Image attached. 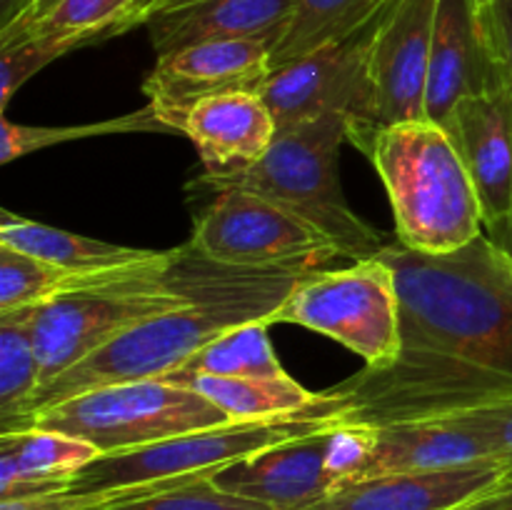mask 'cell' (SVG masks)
<instances>
[{"label":"cell","mask_w":512,"mask_h":510,"mask_svg":"<svg viewBox=\"0 0 512 510\" xmlns=\"http://www.w3.org/2000/svg\"><path fill=\"white\" fill-rule=\"evenodd\" d=\"M393 270L403 350L388 370L335 385L345 423L438 418L512 395V258L488 235L448 253L393 240L378 253Z\"/></svg>","instance_id":"1"},{"label":"cell","mask_w":512,"mask_h":510,"mask_svg":"<svg viewBox=\"0 0 512 510\" xmlns=\"http://www.w3.org/2000/svg\"><path fill=\"white\" fill-rule=\"evenodd\" d=\"M313 265L280 268H240L225 263L218 278L185 308L155 315L100 348L83 363L43 385L30 408L33 415L45 405L73 398L85 390L133 380L165 378L193 358L203 345L245 323L273 325V315L300 283L310 278Z\"/></svg>","instance_id":"2"},{"label":"cell","mask_w":512,"mask_h":510,"mask_svg":"<svg viewBox=\"0 0 512 510\" xmlns=\"http://www.w3.org/2000/svg\"><path fill=\"white\" fill-rule=\"evenodd\" d=\"M365 155L388 188L395 240L405 248L448 253L485 233L478 190L443 125H385Z\"/></svg>","instance_id":"3"},{"label":"cell","mask_w":512,"mask_h":510,"mask_svg":"<svg viewBox=\"0 0 512 510\" xmlns=\"http://www.w3.org/2000/svg\"><path fill=\"white\" fill-rule=\"evenodd\" d=\"M323 393V403L303 413L263 420H230L213 428L190 430L175 438L158 440L143 448L98 455L93 463L80 468L70 478L65 490L108 493V490L173 488V485L213 478L218 470L228 468L235 460L248 458L270 445L343 425L348 415L345 403L333 390Z\"/></svg>","instance_id":"4"},{"label":"cell","mask_w":512,"mask_h":510,"mask_svg":"<svg viewBox=\"0 0 512 510\" xmlns=\"http://www.w3.org/2000/svg\"><path fill=\"white\" fill-rule=\"evenodd\" d=\"M345 140L348 120L343 115L308 120L275 135L268 153L248 170L223 180L203 178V188L213 193L238 188L273 200L328 233L345 258H373L388 243L345 200L338 175V155Z\"/></svg>","instance_id":"5"},{"label":"cell","mask_w":512,"mask_h":510,"mask_svg":"<svg viewBox=\"0 0 512 510\" xmlns=\"http://www.w3.org/2000/svg\"><path fill=\"white\" fill-rule=\"evenodd\" d=\"M223 423H230L228 415L190 385L148 378L103 385L45 405L30 428L73 435L95 445L100 455H110Z\"/></svg>","instance_id":"6"},{"label":"cell","mask_w":512,"mask_h":510,"mask_svg":"<svg viewBox=\"0 0 512 510\" xmlns=\"http://www.w3.org/2000/svg\"><path fill=\"white\" fill-rule=\"evenodd\" d=\"M273 323L328 335L360 355L368 370L393 368L403 350L393 270L378 255L343 270H315L280 305Z\"/></svg>","instance_id":"7"},{"label":"cell","mask_w":512,"mask_h":510,"mask_svg":"<svg viewBox=\"0 0 512 510\" xmlns=\"http://www.w3.org/2000/svg\"><path fill=\"white\" fill-rule=\"evenodd\" d=\"M380 18L353 38L325 45L268 75L260 98L273 113L278 135L323 115H343L348 120V140L368 153L380 130L370 75Z\"/></svg>","instance_id":"8"},{"label":"cell","mask_w":512,"mask_h":510,"mask_svg":"<svg viewBox=\"0 0 512 510\" xmlns=\"http://www.w3.org/2000/svg\"><path fill=\"white\" fill-rule=\"evenodd\" d=\"M215 198L195 218L190 243L210 260L240 268L323 265L345 258L328 233L293 210L248 190H215Z\"/></svg>","instance_id":"9"},{"label":"cell","mask_w":512,"mask_h":510,"mask_svg":"<svg viewBox=\"0 0 512 510\" xmlns=\"http://www.w3.org/2000/svg\"><path fill=\"white\" fill-rule=\"evenodd\" d=\"M270 40H210L158 55L145 78L155 120L183 130L198 103L228 93H260L270 70Z\"/></svg>","instance_id":"10"},{"label":"cell","mask_w":512,"mask_h":510,"mask_svg":"<svg viewBox=\"0 0 512 510\" xmlns=\"http://www.w3.org/2000/svg\"><path fill=\"white\" fill-rule=\"evenodd\" d=\"M435 15L438 0H393L380 18L370 55L380 128L425 120Z\"/></svg>","instance_id":"11"},{"label":"cell","mask_w":512,"mask_h":510,"mask_svg":"<svg viewBox=\"0 0 512 510\" xmlns=\"http://www.w3.org/2000/svg\"><path fill=\"white\" fill-rule=\"evenodd\" d=\"M338 428V425H335ZM333 428L258 450L213 475V485L273 510H308L338 483L330 473Z\"/></svg>","instance_id":"12"},{"label":"cell","mask_w":512,"mask_h":510,"mask_svg":"<svg viewBox=\"0 0 512 510\" xmlns=\"http://www.w3.org/2000/svg\"><path fill=\"white\" fill-rule=\"evenodd\" d=\"M458 148L483 208V228L503 223L512 205V85L508 78L490 90L460 100L443 120Z\"/></svg>","instance_id":"13"},{"label":"cell","mask_w":512,"mask_h":510,"mask_svg":"<svg viewBox=\"0 0 512 510\" xmlns=\"http://www.w3.org/2000/svg\"><path fill=\"white\" fill-rule=\"evenodd\" d=\"M505 78L473 0H438L430 50L425 120L443 125L460 100Z\"/></svg>","instance_id":"14"},{"label":"cell","mask_w":512,"mask_h":510,"mask_svg":"<svg viewBox=\"0 0 512 510\" xmlns=\"http://www.w3.org/2000/svg\"><path fill=\"white\" fill-rule=\"evenodd\" d=\"M505 483L498 460L430 473H390L335 488L308 510H455Z\"/></svg>","instance_id":"15"},{"label":"cell","mask_w":512,"mask_h":510,"mask_svg":"<svg viewBox=\"0 0 512 510\" xmlns=\"http://www.w3.org/2000/svg\"><path fill=\"white\" fill-rule=\"evenodd\" d=\"M183 133L198 148L205 178L223 180L258 163L278 128L260 93H228L195 105Z\"/></svg>","instance_id":"16"},{"label":"cell","mask_w":512,"mask_h":510,"mask_svg":"<svg viewBox=\"0 0 512 510\" xmlns=\"http://www.w3.org/2000/svg\"><path fill=\"white\" fill-rule=\"evenodd\" d=\"M293 8L295 0H200L155 13L145 28L158 55L210 40H270L278 45Z\"/></svg>","instance_id":"17"},{"label":"cell","mask_w":512,"mask_h":510,"mask_svg":"<svg viewBox=\"0 0 512 510\" xmlns=\"http://www.w3.org/2000/svg\"><path fill=\"white\" fill-rule=\"evenodd\" d=\"M368 433L370 458L363 478L390 473H430V470L495 460L478 435L448 420H393V423L368 425Z\"/></svg>","instance_id":"18"},{"label":"cell","mask_w":512,"mask_h":510,"mask_svg":"<svg viewBox=\"0 0 512 510\" xmlns=\"http://www.w3.org/2000/svg\"><path fill=\"white\" fill-rule=\"evenodd\" d=\"M0 245H8L20 253H28L75 275H88V278H105L123 270L163 263L170 255V250L128 248V245L105 243L88 235H75L53 225L20 218L8 210L0 213Z\"/></svg>","instance_id":"19"},{"label":"cell","mask_w":512,"mask_h":510,"mask_svg":"<svg viewBox=\"0 0 512 510\" xmlns=\"http://www.w3.org/2000/svg\"><path fill=\"white\" fill-rule=\"evenodd\" d=\"M98 455L95 445L55 430L0 433V500L65 490Z\"/></svg>","instance_id":"20"},{"label":"cell","mask_w":512,"mask_h":510,"mask_svg":"<svg viewBox=\"0 0 512 510\" xmlns=\"http://www.w3.org/2000/svg\"><path fill=\"white\" fill-rule=\"evenodd\" d=\"M393 0H295L283 38L270 55V70L295 63L325 45L343 43L373 25Z\"/></svg>","instance_id":"21"},{"label":"cell","mask_w":512,"mask_h":510,"mask_svg":"<svg viewBox=\"0 0 512 510\" xmlns=\"http://www.w3.org/2000/svg\"><path fill=\"white\" fill-rule=\"evenodd\" d=\"M180 385H190L200 395L218 405L230 420H263L278 415L303 413L323 403L325 393H313L298 380L285 375L263 378H220V375H195Z\"/></svg>","instance_id":"22"},{"label":"cell","mask_w":512,"mask_h":510,"mask_svg":"<svg viewBox=\"0 0 512 510\" xmlns=\"http://www.w3.org/2000/svg\"><path fill=\"white\" fill-rule=\"evenodd\" d=\"M33 310L0 313V433L28 430L43 375L33 343Z\"/></svg>","instance_id":"23"},{"label":"cell","mask_w":512,"mask_h":510,"mask_svg":"<svg viewBox=\"0 0 512 510\" xmlns=\"http://www.w3.org/2000/svg\"><path fill=\"white\" fill-rule=\"evenodd\" d=\"M268 323H245L228 333L218 335L185 360L178 370L165 375V380L185 383L195 375H220V378H263V375H285L273 345L268 338Z\"/></svg>","instance_id":"24"},{"label":"cell","mask_w":512,"mask_h":510,"mask_svg":"<svg viewBox=\"0 0 512 510\" xmlns=\"http://www.w3.org/2000/svg\"><path fill=\"white\" fill-rule=\"evenodd\" d=\"M123 13V0H58L38 23L30 25L13 43L28 38H63L80 48V45L110 38Z\"/></svg>","instance_id":"25"},{"label":"cell","mask_w":512,"mask_h":510,"mask_svg":"<svg viewBox=\"0 0 512 510\" xmlns=\"http://www.w3.org/2000/svg\"><path fill=\"white\" fill-rule=\"evenodd\" d=\"M128 498L113 500L93 510H273L240 495L225 493L213 480H193L173 488L123 490Z\"/></svg>","instance_id":"26"},{"label":"cell","mask_w":512,"mask_h":510,"mask_svg":"<svg viewBox=\"0 0 512 510\" xmlns=\"http://www.w3.org/2000/svg\"><path fill=\"white\" fill-rule=\"evenodd\" d=\"M438 420H448L478 435L490 448L493 458L505 468V483L512 485V395L438 415Z\"/></svg>","instance_id":"27"},{"label":"cell","mask_w":512,"mask_h":510,"mask_svg":"<svg viewBox=\"0 0 512 510\" xmlns=\"http://www.w3.org/2000/svg\"><path fill=\"white\" fill-rule=\"evenodd\" d=\"M75 48L78 45L63 38H28L0 48V110L5 113L20 85L28 83L40 68Z\"/></svg>","instance_id":"28"},{"label":"cell","mask_w":512,"mask_h":510,"mask_svg":"<svg viewBox=\"0 0 512 510\" xmlns=\"http://www.w3.org/2000/svg\"><path fill=\"white\" fill-rule=\"evenodd\" d=\"M118 500V493H75V490H55V493L28 495V498L0 500V510H93Z\"/></svg>","instance_id":"29"},{"label":"cell","mask_w":512,"mask_h":510,"mask_svg":"<svg viewBox=\"0 0 512 510\" xmlns=\"http://www.w3.org/2000/svg\"><path fill=\"white\" fill-rule=\"evenodd\" d=\"M485 30H488L490 45L503 68L505 78L512 85V0H493L480 13Z\"/></svg>","instance_id":"30"},{"label":"cell","mask_w":512,"mask_h":510,"mask_svg":"<svg viewBox=\"0 0 512 510\" xmlns=\"http://www.w3.org/2000/svg\"><path fill=\"white\" fill-rule=\"evenodd\" d=\"M455 510H512V485L503 483L500 488L478 495V498L468 500Z\"/></svg>","instance_id":"31"},{"label":"cell","mask_w":512,"mask_h":510,"mask_svg":"<svg viewBox=\"0 0 512 510\" xmlns=\"http://www.w3.org/2000/svg\"><path fill=\"white\" fill-rule=\"evenodd\" d=\"M155 3H158V0H135V3L130 5L128 10H125L123 18L118 20V25L113 28V35L128 33V30L138 28V25H145V20H148V13L153 10ZM113 35H110V38H113Z\"/></svg>","instance_id":"32"},{"label":"cell","mask_w":512,"mask_h":510,"mask_svg":"<svg viewBox=\"0 0 512 510\" xmlns=\"http://www.w3.org/2000/svg\"><path fill=\"white\" fill-rule=\"evenodd\" d=\"M485 235H488V238L493 240L500 250H505V253L512 258V205H510V210H508V215H505L503 223L495 225L493 230H485Z\"/></svg>","instance_id":"33"},{"label":"cell","mask_w":512,"mask_h":510,"mask_svg":"<svg viewBox=\"0 0 512 510\" xmlns=\"http://www.w3.org/2000/svg\"><path fill=\"white\" fill-rule=\"evenodd\" d=\"M28 5L30 0H0V28H8L13 20H18Z\"/></svg>","instance_id":"34"},{"label":"cell","mask_w":512,"mask_h":510,"mask_svg":"<svg viewBox=\"0 0 512 510\" xmlns=\"http://www.w3.org/2000/svg\"><path fill=\"white\" fill-rule=\"evenodd\" d=\"M193 3H200V0H158V3L153 5V10L148 13V20L153 18L155 13H163V10H173V8H183V5H193ZM145 20V23H148Z\"/></svg>","instance_id":"35"},{"label":"cell","mask_w":512,"mask_h":510,"mask_svg":"<svg viewBox=\"0 0 512 510\" xmlns=\"http://www.w3.org/2000/svg\"><path fill=\"white\" fill-rule=\"evenodd\" d=\"M473 3H475V8H478V13H483V10L488 8V5L493 3V0H473Z\"/></svg>","instance_id":"36"},{"label":"cell","mask_w":512,"mask_h":510,"mask_svg":"<svg viewBox=\"0 0 512 510\" xmlns=\"http://www.w3.org/2000/svg\"><path fill=\"white\" fill-rule=\"evenodd\" d=\"M135 3V0H123V5H125V10H128L130 8V5H133ZM125 15V13H123ZM115 25H118V23H115ZM110 35H113V33H110Z\"/></svg>","instance_id":"37"}]
</instances>
